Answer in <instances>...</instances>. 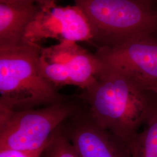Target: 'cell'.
Returning <instances> with one entry per match:
<instances>
[{
    "mask_svg": "<svg viewBox=\"0 0 157 157\" xmlns=\"http://www.w3.org/2000/svg\"><path fill=\"white\" fill-rule=\"evenodd\" d=\"M41 47L26 43L0 47V112L37 108L71 97L61 94L43 75Z\"/></svg>",
    "mask_w": 157,
    "mask_h": 157,
    "instance_id": "7a4b0ae2",
    "label": "cell"
},
{
    "mask_svg": "<svg viewBox=\"0 0 157 157\" xmlns=\"http://www.w3.org/2000/svg\"><path fill=\"white\" fill-rule=\"evenodd\" d=\"M146 1H152V2H155V0H146Z\"/></svg>",
    "mask_w": 157,
    "mask_h": 157,
    "instance_id": "5bb4252c",
    "label": "cell"
},
{
    "mask_svg": "<svg viewBox=\"0 0 157 157\" xmlns=\"http://www.w3.org/2000/svg\"><path fill=\"white\" fill-rule=\"evenodd\" d=\"M78 95L95 122L128 144L157 116V93L103 63L95 82Z\"/></svg>",
    "mask_w": 157,
    "mask_h": 157,
    "instance_id": "6da1fadb",
    "label": "cell"
},
{
    "mask_svg": "<svg viewBox=\"0 0 157 157\" xmlns=\"http://www.w3.org/2000/svg\"><path fill=\"white\" fill-rule=\"evenodd\" d=\"M95 54L104 64L157 93V36H141L115 47L99 48Z\"/></svg>",
    "mask_w": 157,
    "mask_h": 157,
    "instance_id": "8992f818",
    "label": "cell"
},
{
    "mask_svg": "<svg viewBox=\"0 0 157 157\" xmlns=\"http://www.w3.org/2000/svg\"><path fill=\"white\" fill-rule=\"evenodd\" d=\"M60 128L78 157H132L128 144L100 126L85 106Z\"/></svg>",
    "mask_w": 157,
    "mask_h": 157,
    "instance_id": "ba28073f",
    "label": "cell"
},
{
    "mask_svg": "<svg viewBox=\"0 0 157 157\" xmlns=\"http://www.w3.org/2000/svg\"><path fill=\"white\" fill-rule=\"evenodd\" d=\"M90 26L91 44L113 48L130 40L157 36V6L146 0H73Z\"/></svg>",
    "mask_w": 157,
    "mask_h": 157,
    "instance_id": "3957f363",
    "label": "cell"
},
{
    "mask_svg": "<svg viewBox=\"0 0 157 157\" xmlns=\"http://www.w3.org/2000/svg\"><path fill=\"white\" fill-rule=\"evenodd\" d=\"M40 6L31 3L0 2V47L24 45V35Z\"/></svg>",
    "mask_w": 157,
    "mask_h": 157,
    "instance_id": "9c48e42d",
    "label": "cell"
},
{
    "mask_svg": "<svg viewBox=\"0 0 157 157\" xmlns=\"http://www.w3.org/2000/svg\"><path fill=\"white\" fill-rule=\"evenodd\" d=\"M57 0H0V2L6 3H31L36 4L41 6L51 4L52 2H56Z\"/></svg>",
    "mask_w": 157,
    "mask_h": 157,
    "instance_id": "4fadbf2b",
    "label": "cell"
},
{
    "mask_svg": "<svg viewBox=\"0 0 157 157\" xmlns=\"http://www.w3.org/2000/svg\"><path fill=\"white\" fill-rule=\"evenodd\" d=\"M132 157H157V116L128 144Z\"/></svg>",
    "mask_w": 157,
    "mask_h": 157,
    "instance_id": "30bf717a",
    "label": "cell"
},
{
    "mask_svg": "<svg viewBox=\"0 0 157 157\" xmlns=\"http://www.w3.org/2000/svg\"><path fill=\"white\" fill-rule=\"evenodd\" d=\"M79 95L47 106L0 112V148L36 151L44 148L56 129L84 108Z\"/></svg>",
    "mask_w": 157,
    "mask_h": 157,
    "instance_id": "277c9868",
    "label": "cell"
},
{
    "mask_svg": "<svg viewBox=\"0 0 157 157\" xmlns=\"http://www.w3.org/2000/svg\"><path fill=\"white\" fill-rule=\"evenodd\" d=\"M39 64L44 77L58 90L67 86L87 89L95 82L102 67L95 54L71 41L41 46Z\"/></svg>",
    "mask_w": 157,
    "mask_h": 157,
    "instance_id": "5b68a950",
    "label": "cell"
},
{
    "mask_svg": "<svg viewBox=\"0 0 157 157\" xmlns=\"http://www.w3.org/2000/svg\"><path fill=\"white\" fill-rule=\"evenodd\" d=\"M40 157H78L60 126L54 132Z\"/></svg>",
    "mask_w": 157,
    "mask_h": 157,
    "instance_id": "8fae6325",
    "label": "cell"
},
{
    "mask_svg": "<svg viewBox=\"0 0 157 157\" xmlns=\"http://www.w3.org/2000/svg\"><path fill=\"white\" fill-rule=\"evenodd\" d=\"M48 39L91 43L92 35L83 12L76 5L61 6L56 2L40 6L24 35L25 43L38 44Z\"/></svg>",
    "mask_w": 157,
    "mask_h": 157,
    "instance_id": "52a82bcc",
    "label": "cell"
},
{
    "mask_svg": "<svg viewBox=\"0 0 157 157\" xmlns=\"http://www.w3.org/2000/svg\"><path fill=\"white\" fill-rule=\"evenodd\" d=\"M45 147H46L36 151H24L11 148H0V157H40Z\"/></svg>",
    "mask_w": 157,
    "mask_h": 157,
    "instance_id": "7c38bea8",
    "label": "cell"
}]
</instances>
